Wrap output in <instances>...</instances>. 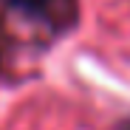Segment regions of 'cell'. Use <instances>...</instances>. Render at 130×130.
<instances>
[{"instance_id": "6da1fadb", "label": "cell", "mask_w": 130, "mask_h": 130, "mask_svg": "<svg viewBox=\"0 0 130 130\" xmlns=\"http://www.w3.org/2000/svg\"><path fill=\"white\" fill-rule=\"evenodd\" d=\"M9 6H17V9L34 11V9H42V6H45V0H9Z\"/></svg>"}]
</instances>
